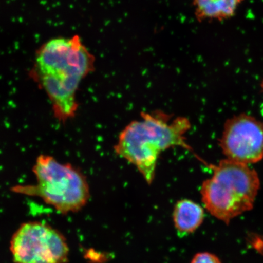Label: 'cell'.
Masks as SVG:
<instances>
[{
  "label": "cell",
  "instance_id": "1",
  "mask_svg": "<svg viewBox=\"0 0 263 263\" xmlns=\"http://www.w3.org/2000/svg\"><path fill=\"white\" fill-rule=\"evenodd\" d=\"M172 117L162 110L141 112L140 120L132 121L121 132L114 146L115 153L136 166L149 185L155 178L160 154L171 147H183L210 165L187 143L185 135L191 128L188 118Z\"/></svg>",
  "mask_w": 263,
  "mask_h": 263
},
{
  "label": "cell",
  "instance_id": "2",
  "mask_svg": "<svg viewBox=\"0 0 263 263\" xmlns=\"http://www.w3.org/2000/svg\"><path fill=\"white\" fill-rule=\"evenodd\" d=\"M95 61L80 36L52 39L36 52L31 77L55 109L68 111L78 106L77 92L81 81L94 70Z\"/></svg>",
  "mask_w": 263,
  "mask_h": 263
},
{
  "label": "cell",
  "instance_id": "3",
  "mask_svg": "<svg viewBox=\"0 0 263 263\" xmlns=\"http://www.w3.org/2000/svg\"><path fill=\"white\" fill-rule=\"evenodd\" d=\"M213 175L203 181L200 194L207 211L229 224L254 207L260 188L257 173L247 164L223 159L212 164Z\"/></svg>",
  "mask_w": 263,
  "mask_h": 263
},
{
  "label": "cell",
  "instance_id": "4",
  "mask_svg": "<svg viewBox=\"0 0 263 263\" xmlns=\"http://www.w3.org/2000/svg\"><path fill=\"white\" fill-rule=\"evenodd\" d=\"M32 172L36 182L12 186V192L39 197L61 213L78 212L90 199L86 177L70 163H62L51 156H39Z\"/></svg>",
  "mask_w": 263,
  "mask_h": 263
},
{
  "label": "cell",
  "instance_id": "5",
  "mask_svg": "<svg viewBox=\"0 0 263 263\" xmlns=\"http://www.w3.org/2000/svg\"><path fill=\"white\" fill-rule=\"evenodd\" d=\"M10 249L15 263H64L68 254L63 235L37 221L20 227L12 236Z\"/></svg>",
  "mask_w": 263,
  "mask_h": 263
},
{
  "label": "cell",
  "instance_id": "6",
  "mask_svg": "<svg viewBox=\"0 0 263 263\" xmlns=\"http://www.w3.org/2000/svg\"><path fill=\"white\" fill-rule=\"evenodd\" d=\"M219 146L227 159L255 163L263 159V123L246 114L226 121Z\"/></svg>",
  "mask_w": 263,
  "mask_h": 263
},
{
  "label": "cell",
  "instance_id": "7",
  "mask_svg": "<svg viewBox=\"0 0 263 263\" xmlns=\"http://www.w3.org/2000/svg\"><path fill=\"white\" fill-rule=\"evenodd\" d=\"M244 0H193L197 21L223 22L232 18Z\"/></svg>",
  "mask_w": 263,
  "mask_h": 263
},
{
  "label": "cell",
  "instance_id": "8",
  "mask_svg": "<svg viewBox=\"0 0 263 263\" xmlns=\"http://www.w3.org/2000/svg\"><path fill=\"white\" fill-rule=\"evenodd\" d=\"M204 217L202 207L192 200H179L174 206L173 222L180 234L188 235L195 232L202 225Z\"/></svg>",
  "mask_w": 263,
  "mask_h": 263
},
{
  "label": "cell",
  "instance_id": "9",
  "mask_svg": "<svg viewBox=\"0 0 263 263\" xmlns=\"http://www.w3.org/2000/svg\"><path fill=\"white\" fill-rule=\"evenodd\" d=\"M191 263H222L221 259L216 255L210 252L197 253Z\"/></svg>",
  "mask_w": 263,
  "mask_h": 263
},
{
  "label": "cell",
  "instance_id": "10",
  "mask_svg": "<svg viewBox=\"0 0 263 263\" xmlns=\"http://www.w3.org/2000/svg\"><path fill=\"white\" fill-rule=\"evenodd\" d=\"M260 86H261V90L263 92V79L261 82Z\"/></svg>",
  "mask_w": 263,
  "mask_h": 263
}]
</instances>
